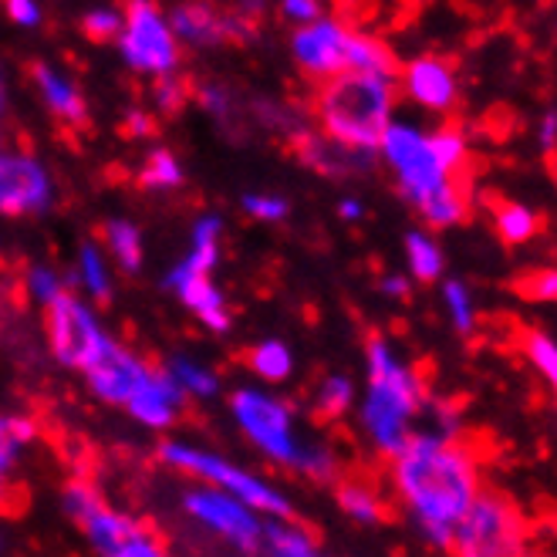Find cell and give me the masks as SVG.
I'll use <instances>...</instances> for the list:
<instances>
[{
  "mask_svg": "<svg viewBox=\"0 0 557 557\" xmlns=\"http://www.w3.org/2000/svg\"><path fill=\"white\" fill-rule=\"evenodd\" d=\"M392 486L416 520L422 541L436 550H453L456 520L467 513L483 483L476 453L456 440V433L425 425L412 430L403 449L392 456Z\"/></svg>",
  "mask_w": 557,
  "mask_h": 557,
  "instance_id": "cell-1",
  "label": "cell"
},
{
  "mask_svg": "<svg viewBox=\"0 0 557 557\" xmlns=\"http://www.w3.org/2000/svg\"><path fill=\"white\" fill-rule=\"evenodd\" d=\"M366 372H369V388L358 416H362V430L375 446V453L392 460L416 430V419L425 409V385L422 375L403 362L385 335L366 338Z\"/></svg>",
  "mask_w": 557,
  "mask_h": 557,
  "instance_id": "cell-2",
  "label": "cell"
},
{
  "mask_svg": "<svg viewBox=\"0 0 557 557\" xmlns=\"http://www.w3.org/2000/svg\"><path fill=\"white\" fill-rule=\"evenodd\" d=\"M396 75L345 69L324 78L314 95L318 125L324 136L345 146L379 149L385 125L392 122V112H396Z\"/></svg>",
  "mask_w": 557,
  "mask_h": 557,
  "instance_id": "cell-3",
  "label": "cell"
},
{
  "mask_svg": "<svg viewBox=\"0 0 557 557\" xmlns=\"http://www.w3.org/2000/svg\"><path fill=\"white\" fill-rule=\"evenodd\" d=\"M379 156L392 170L399 183V193L412 207H419L425 196H433L436 189L456 183L453 173L443 166V159L433 149L430 128H422L406 119H392L385 125V133L379 139Z\"/></svg>",
  "mask_w": 557,
  "mask_h": 557,
  "instance_id": "cell-4",
  "label": "cell"
},
{
  "mask_svg": "<svg viewBox=\"0 0 557 557\" xmlns=\"http://www.w3.org/2000/svg\"><path fill=\"white\" fill-rule=\"evenodd\" d=\"M523 544H528L523 517L497 490L480 486V494L453 528V554L463 557H513L528 550Z\"/></svg>",
  "mask_w": 557,
  "mask_h": 557,
  "instance_id": "cell-5",
  "label": "cell"
},
{
  "mask_svg": "<svg viewBox=\"0 0 557 557\" xmlns=\"http://www.w3.org/2000/svg\"><path fill=\"white\" fill-rule=\"evenodd\" d=\"M159 460L166 467H173V470L193 473V476H200L203 483H213V486L226 490V494H234L237 500H244L257 513H268V517H290L294 513V507L277 494L271 483L257 480L253 473L220 460V456H213V453H203V449L186 446V443H162L159 446Z\"/></svg>",
  "mask_w": 557,
  "mask_h": 557,
  "instance_id": "cell-6",
  "label": "cell"
},
{
  "mask_svg": "<svg viewBox=\"0 0 557 557\" xmlns=\"http://www.w3.org/2000/svg\"><path fill=\"white\" fill-rule=\"evenodd\" d=\"M119 48L128 69L143 75H173L180 64V38L152 0H128Z\"/></svg>",
  "mask_w": 557,
  "mask_h": 557,
  "instance_id": "cell-7",
  "label": "cell"
},
{
  "mask_svg": "<svg viewBox=\"0 0 557 557\" xmlns=\"http://www.w3.org/2000/svg\"><path fill=\"white\" fill-rule=\"evenodd\" d=\"M231 409L234 419L240 422V430L247 433V440L271 456L274 463L281 467H294L298 470V460L305 446L294 436V422H290V409L268 396V392H257V388H237L231 396Z\"/></svg>",
  "mask_w": 557,
  "mask_h": 557,
  "instance_id": "cell-8",
  "label": "cell"
},
{
  "mask_svg": "<svg viewBox=\"0 0 557 557\" xmlns=\"http://www.w3.org/2000/svg\"><path fill=\"white\" fill-rule=\"evenodd\" d=\"M45 332H48V348L54 362L64 369H88L98 351L106 348L109 335L102 324L91 314L88 305H82L75 294L61 290L54 301L45 305Z\"/></svg>",
  "mask_w": 557,
  "mask_h": 557,
  "instance_id": "cell-9",
  "label": "cell"
},
{
  "mask_svg": "<svg viewBox=\"0 0 557 557\" xmlns=\"http://www.w3.org/2000/svg\"><path fill=\"white\" fill-rule=\"evenodd\" d=\"M183 510L196 523H203L207 531L220 534L223 541H231L240 550H257L264 544V520L257 517V510L213 483L200 486V490H189L183 497Z\"/></svg>",
  "mask_w": 557,
  "mask_h": 557,
  "instance_id": "cell-10",
  "label": "cell"
},
{
  "mask_svg": "<svg viewBox=\"0 0 557 557\" xmlns=\"http://www.w3.org/2000/svg\"><path fill=\"white\" fill-rule=\"evenodd\" d=\"M82 531H85V537L91 541V547L98 554H109V557H156V554H166V537H162V531L152 528V520L119 513L109 504L102 510H95L82 523Z\"/></svg>",
  "mask_w": 557,
  "mask_h": 557,
  "instance_id": "cell-11",
  "label": "cell"
},
{
  "mask_svg": "<svg viewBox=\"0 0 557 557\" xmlns=\"http://www.w3.org/2000/svg\"><path fill=\"white\" fill-rule=\"evenodd\" d=\"M51 207V176L27 152H0V216H30Z\"/></svg>",
  "mask_w": 557,
  "mask_h": 557,
  "instance_id": "cell-12",
  "label": "cell"
},
{
  "mask_svg": "<svg viewBox=\"0 0 557 557\" xmlns=\"http://www.w3.org/2000/svg\"><path fill=\"white\" fill-rule=\"evenodd\" d=\"M348 41L351 27L332 17H318L311 24H301V30L290 41V54L308 78L324 82L348 69Z\"/></svg>",
  "mask_w": 557,
  "mask_h": 557,
  "instance_id": "cell-13",
  "label": "cell"
},
{
  "mask_svg": "<svg viewBox=\"0 0 557 557\" xmlns=\"http://www.w3.org/2000/svg\"><path fill=\"white\" fill-rule=\"evenodd\" d=\"M149 375H152V366L143 362V358L133 355L128 348L115 345L112 338L106 342L102 351H98L95 362L85 369L91 396L102 399L106 406H125L149 382Z\"/></svg>",
  "mask_w": 557,
  "mask_h": 557,
  "instance_id": "cell-14",
  "label": "cell"
},
{
  "mask_svg": "<svg viewBox=\"0 0 557 557\" xmlns=\"http://www.w3.org/2000/svg\"><path fill=\"white\" fill-rule=\"evenodd\" d=\"M170 27L180 41L193 48H220L247 41L257 24L240 14H220L210 4H203V0H189V4H180L170 14Z\"/></svg>",
  "mask_w": 557,
  "mask_h": 557,
  "instance_id": "cell-15",
  "label": "cell"
},
{
  "mask_svg": "<svg viewBox=\"0 0 557 557\" xmlns=\"http://www.w3.org/2000/svg\"><path fill=\"white\" fill-rule=\"evenodd\" d=\"M403 95L422 112L449 115L460 106V78H456L449 61L436 54H422L403 69Z\"/></svg>",
  "mask_w": 557,
  "mask_h": 557,
  "instance_id": "cell-16",
  "label": "cell"
},
{
  "mask_svg": "<svg viewBox=\"0 0 557 557\" xmlns=\"http://www.w3.org/2000/svg\"><path fill=\"white\" fill-rule=\"evenodd\" d=\"M290 149L298 156L301 166L321 173V176H355V173H369L375 166L379 149H358V146H345L324 133H308V128H298L290 136Z\"/></svg>",
  "mask_w": 557,
  "mask_h": 557,
  "instance_id": "cell-17",
  "label": "cell"
},
{
  "mask_svg": "<svg viewBox=\"0 0 557 557\" xmlns=\"http://www.w3.org/2000/svg\"><path fill=\"white\" fill-rule=\"evenodd\" d=\"M183 403H186L183 385L166 369L162 372L152 369L149 382L125 403V409L133 412L143 425H149V430H170L180 416V409H183Z\"/></svg>",
  "mask_w": 557,
  "mask_h": 557,
  "instance_id": "cell-18",
  "label": "cell"
},
{
  "mask_svg": "<svg viewBox=\"0 0 557 557\" xmlns=\"http://www.w3.org/2000/svg\"><path fill=\"white\" fill-rule=\"evenodd\" d=\"M30 82H35V88L41 91L45 106L54 112V119H61L69 128H75V133L88 125V102H85V95L78 91L75 82H69L58 69H51V64H45V61L30 64Z\"/></svg>",
  "mask_w": 557,
  "mask_h": 557,
  "instance_id": "cell-19",
  "label": "cell"
},
{
  "mask_svg": "<svg viewBox=\"0 0 557 557\" xmlns=\"http://www.w3.org/2000/svg\"><path fill=\"white\" fill-rule=\"evenodd\" d=\"M216 257H220V216L196 220V226H193V250L166 274V287L173 290L176 284L189 281V277L210 274L216 268Z\"/></svg>",
  "mask_w": 557,
  "mask_h": 557,
  "instance_id": "cell-20",
  "label": "cell"
},
{
  "mask_svg": "<svg viewBox=\"0 0 557 557\" xmlns=\"http://www.w3.org/2000/svg\"><path fill=\"white\" fill-rule=\"evenodd\" d=\"M176 294H180V301L200 318L210 332H231V311H226V301H223V294L216 290V284L207 277V274H200V277H189V281H183V284H176L173 287Z\"/></svg>",
  "mask_w": 557,
  "mask_h": 557,
  "instance_id": "cell-21",
  "label": "cell"
},
{
  "mask_svg": "<svg viewBox=\"0 0 557 557\" xmlns=\"http://www.w3.org/2000/svg\"><path fill=\"white\" fill-rule=\"evenodd\" d=\"M264 544H268V550H274L281 557H311V554H318V534L311 528H305L301 520H294V513L290 517H268Z\"/></svg>",
  "mask_w": 557,
  "mask_h": 557,
  "instance_id": "cell-22",
  "label": "cell"
},
{
  "mask_svg": "<svg viewBox=\"0 0 557 557\" xmlns=\"http://www.w3.org/2000/svg\"><path fill=\"white\" fill-rule=\"evenodd\" d=\"M406 264H409L412 281L436 284L446 274V253L430 231H409L406 234Z\"/></svg>",
  "mask_w": 557,
  "mask_h": 557,
  "instance_id": "cell-23",
  "label": "cell"
},
{
  "mask_svg": "<svg viewBox=\"0 0 557 557\" xmlns=\"http://www.w3.org/2000/svg\"><path fill=\"white\" fill-rule=\"evenodd\" d=\"M422 223L430 226V231H449V226H460L470 213V203H467V196L463 189L449 183L443 189H436L433 196H425V200L416 207Z\"/></svg>",
  "mask_w": 557,
  "mask_h": 557,
  "instance_id": "cell-24",
  "label": "cell"
},
{
  "mask_svg": "<svg viewBox=\"0 0 557 557\" xmlns=\"http://www.w3.org/2000/svg\"><path fill=\"white\" fill-rule=\"evenodd\" d=\"M494 231L507 247H520V244H531L541 234V216L513 200H504L494 207Z\"/></svg>",
  "mask_w": 557,
  "mask_h": 557,
  "instance_id": "cell-25",
  "label": "cell"
},
{
  "mask_svg": "<svg viewBox=\"0 0 557 557\" xmlns=\"http://www.w3.org/2000/svg\"><path fill=\"white\" fill-rule=\"evenodd\" d=\"M338 507L355 520V523H379L385 520V504L379 497V490L366 480H338Z\"/></svg>",
  "mask_w": 557,
  "mask_h": 557,
  "instance_id": "cell-26",
  "label": "cell"
},
{
  "mask_svg": "<svg viewBox=\"0 0 557 557\" xmlns=\"http://www.w3.org/2000/svg\"><path fill=\"white\" fill-rule=\"evenodd\" d=\"M247 369L264 382H284L294 372V355L284 342H260L244 351Z\"/></svg>",
  "mask_w": 557,
  "mask_h": 557,
  "instance_id": "cell-27",
  "label": "cell"
},
{
  "mask_svg": "<svg viewBox=\"0 0 557 557\" xmlns=\"http://www.w3.org/2000/svg\"><path fill=\"white\" fill-rule=\"evenodd\" d=\"M348 69H355V72L396 75L399 64H396V54H392L379 38H369V35H358V30H351V41H348Z\"/></svg>",
  "mask_w": 557,
  "mask_h": 557,
  "instance_id": "cell-28",
  "label": "cell"
},
{
  "mask_svg": "<svg viewBox=\"0 0 557 557\" xmlns=\"http://www.w3.org/2000/svg\"><path fill=\"white\" fill-rule=\"evenodd\" d=\"M106 244L125 274H136L143 268V234L133 220H109Z\"/></svg>",
  "mask_w": 557,
  "mask_h": 557,
  "instance_id": "cell-29",
  "label": "cell"
},
{
  "mask_svg": "<svg viewBox=\"0 0 557 557\" xmlns=\"http://www.w3.org/2000/svg\"><path fill=\"white\" fill-rule=\"evenodd\" d=\"M443 305L449 314V324L456 327V335H473L476 332V298L467 281L449 277L443 281Z\"/></svg>",
  "mask_w": 557,
  "mask_h": 557,
  "instance_id": "cell-30",
  "label": "cell"
},
{
  "mask_svg": "<svg viewBox=\"0 0 557 557\" xmlns=\"http://www.w3.org/2000/svg\"><path fill=\"white\" fill-rule=\"evenodd\" d=\"M355 403V385L351 379L345 375H332V379H324V385L318 388V399H314V422L327 425V422H338L342 416H348Z\"/></svg>",
  "mask_w": 557,
  "mask_h": 557,
  "instance_id": "cell-31",
  "label": "cell"
},
{
  "mask_svg": "<svg viewBox=\"0 0 557 557\" xmlns=\"http://www.w3.org/2000/svg\"><path fill=\"white\" fill-rule=\"evenodd\" d=\"M136 183L143 189H176V186H183V166H180V159L170 149H152L143 159Z\"/></svg>",
  "mask_w": 557,
  "mask_h": 557,
  "instance_id": "cell-32",
  "label": "cell"
},
{
  "mask_svg": "<svg viewBox=\"0 0 557 557\" xmlns=\"http://www.w3.org/2000/svg\"><path fill=\"white\" fill-rule=\"evenodd\" d=\"M61 507H64V513H69L78 528L82 523L95 513V510H102L106 507V497L98 494V486L88 480V476H72L69 483H64V490H61Z\"/></svg>",
  "mask_w": 557,
  "mask_h": 557,
  "instance_id": "cell-33",
  "label": "cell"
},
{
  "mask_svg": "<svg viewBox=\"0 0 557 557\" xmlns=\"http://www.w3.org/2000/svg\"><path fill=\"white\" fill-rule=\"evenodd\" d=\"M75 281H82V284H85V290L91 294L95 301H109V298H112V274H109L106 257L98 253V247H95V244H85V247H82Z\"/></svg>",
  "mask_w": 557,
  "mask_h": 557,
  "instance_id": "cell-34",
  "label": "cell"
},
{
  "mask_svg": "<svg viewBox=\"0 0 557 557\" xmlns=\"http://www.w3.org/2000/svg\"><path fill=\"white\" fill-rule=\"evenodd\" d=\"M523 355H528V362L541 372V379L550 385V392L557 396V338H550L547 332H523Z\"/></svg>",
  "mask_w": 557,
  "mask_h": 557,
  "instance_id": "cell-35",
  "label": "cell"
},
{
  "mask_svg": "<svg viewBox=\"0 0 557 557\" xmlns=\"http://www.w3.org/2000/svg\"><path fill=\"white\" fill-rule=\"evenodd\" d=\"M166 372L183 385L186 396H196V399H210V396H216V388H220V382H216L213 372H207L203 366L189 362V358H183V355H173L170 358Z\"/></svg>",
  "mask_w": 557,
  "mask_h": 557,
  "instance_id": "cell-36",
  "label": "cell"
},
{
  "mask_svg": "<svg viewBox=\"0 0 557 557\" xmlns=\"http://www.w3.org/2000/svg\"><path fill=\"white\" fill-rule=\"evenodd\" d=\"M35 440V425L17 416H0V473H11L21 449Z\"/></svg>",
  "mask_w": 557,
  "mask_h": 557,
  "instance_id": "cell-37",
  "label": "cell"
},
{
  "mask_svg": "<svg viewBox=\"0 0 557 557\" xmlns=\"http://www.w3.org/2000/svg\"><path fill=\"white\" fill-rule=\"evenodd\" d=\"M430 136H433V149L443 159V166L456 176V173L463 170L467 156H470L467 133H463L460 125H440V128H430Z\"/></svg>",
  "mask_w": 557,
  "mask_h": 557,
  "instance_id": "cell-38",
  "label": "cell"
},
{
  "mask_svg": "<svg viewBox=\"0 0 557 557\" xmlns=\"http://www.w3.org/2000/svg\"><path fill=\"white\" fill-rule=\"evenodd\" d=\"M517 294L531 305H557V268H537L517 277Z\"/></svg>",
  "mask_w": 557,
  "mask_h": 557,
  "instance_id": "cell-39",
  "label": "cell"
},
{
  "mask_svg": "<svg viewBox=\"0 0 557 557\" xmlns=\"http://www.w3.org/2000/svg\"><path fill=\"white\" fill-rule=\"evenodd\" d=\"M122 14L112 11V8H98V11H88L82 17V35L95 45H109V41H119L122 35Z\"/></svg>",
  "mask_w": 557,
  "mask_h": 557,
  "instance_id": "cell-40",
  "label": "cell"
},
{
  "mask_svg": "<svg viewBox=\"0 0 557 557\" xmlns=\"http://www.w3.org/2000/svg\"><path fill=\"white\" fill-rule=\"evenodd\" d=\"M196 102H200L216 122H231L237 112H234V95L231 91H226L223 85H216V82H207V85H200V88H196Z\"/></svg>",
  "mask_w": 557,
  "mask_h": 557,
  "instance_id": "cell-41",
  "label": "cell"
},
{
  "mask_svg": "<svg viewBox=\"0 0 557 557\" xmlns=\"http://www.w3.org/2000/svg\"><path fill=\"white\" fill-rule=\"evenodd\" d=\"M186 102H189V82L173 78V75H159V82H156V106H159V112L176 115V112H183Z\"/></svg>",
  "mask_w": 557,
  "mask_h": 557,
  "instance_id": "cell-42",
  "label": "cell"
},
{
  "mask_svg": "<svg viewBox=\"0 0 557 557\" xmlns=\"http://www.w3.org/2000/svg\"><path fill=\"white\" fill-rule=\"evenodd\" d=\"M244 213L253 216V220H268V223H277L290 213L287 200H281V196H271V193H247L244 196Z\"/></svg>",
  "mask_w": 557,
  "mask_h": 557,
  "instance_id": "cell-43",
  "label": "cell"
},
{
  "mask_svg": "<svg viewBox=\"0 0 557 557\" xmlns=\"http://www.w3.org/2000/svg\"><path fill=\"white\" fill-rule=\"evenodd\" d=\"M24 290H27V298H35L38 305H48V301H54L58 294L64 290V284H61V277L51 268H30Z\"/></svg>",
  "mask_w": 557,
  "mask_h": 557,
  "instance_id": "cell-44",
  "label": "cell"
},
{
  "mask_svg": "<svg viewBox=\"0 0 557 557\" xmlns=\"http://www.w3.org/2000/svg\"><path fill=\"white\" fill-rule=\"evenodd\" d=\"M281 11L294 24H311L321 17V0H281Z\"/></svg>",
  "mask_w": 557,
  "mask_h": 557,
  "instance_id": "cell-45",
  "label": "cell"
},
{
  "mask_svg": "<svg viewBox=\"0 0 557 557\" xmlns=\"http://www.w3.org/2000/svg\"><path fill=\"white\" fill-rule=\"evenodd\" d=\"M8 17L21 27H38L41 24V8L38 0H4Z\"/></svg>",
  "mask_w": 557,
  "mask_h": 557,
  "instance_id": "cell-46",
  "label": "cell"
},
{
  "mask_svg": "<svg viewBox=\"0 0 557 557\" xmlns=\"http://www.w3.org/2000/svg\"><path fill=\"white\" fill-rule=\"evenodd\" d=\"M379 290L392 301H409L412 298V277L409 274H385L379 281Z\"/></svg>",
  "mask_w": 557,
  "mask_h": 557,
  "instance_id": "cell-47",
  "label": "cell"
},
{
  "mask_svg": "<svg viewBox=\"0 0 557 557\" xmlns=\"http://www.w3.org/2000/svg\"><path fill=\"white\" fill-rule=\"evenodd\" d=\"M122 128H125V136H133V139H152L156 136V119L149 112H128Z\"/></svg>",
  "mask_w": 557,
  "mask_h": 557,
  "instance_id": "cell-48",
  "label": "cell"
},
{
  "mask_svg": "<svg viewBox=\"0 0 557 557\" xmlns=\"http://www.w3.org/2000/svg\"><path fill=\"white\" fill-rule=\"evenodd\" d=\"M537 146L544 152H554L557 149V112H544L541 122H537Z\"/></svg>",
  "mask_w": 557,
  "mask_h": 557,
  "instance_id": "cell-49",
  "label": "cell"
},
{
  "mask_svg": "<svg viewBox=\"0 0 557 557\" xmlns=\"http://www.w3.org/2000/svg\"><path fill=\"white\" fill-rule=\"evenodd\" d=\"M338 216H342V220H351V223H355V220H362V216H366L362 200H355V196H348V200H342V203H338Z\"/></svg>",
  "mask_w": 557,
  "mask_h": 557,
  "instance_id": "cell-50",
  "label": "cell"
},
{
  "mask_svg": "<svg viewBox=\"0 0 557 557\" xmlns=\"http://www.w3.org/2000/svg\"><path fill=\"white\" fill-rule=\"evenodd\" d=\"M8 112V88H4V78H0V119Z\"/></svg>",
  "mask_w": 557,
  "mask_h": 557,
  "instance_id": "cell-51",
  "label": "cell"
},
{
  "mask_svg": "<svg viewBox=\"0 0 557 557\" xmlns=\"http://www.w3.org/2000/svg\"><path fill=\"white\" fill-rule=\"evenodd\" d=\"M0 321H4V305H0Z\"/></svg>",
  "mask_w": 557,
  "mask_h": 557,
  "instance_id": "cell-52",
  "label": "cell"
}]
</instances>
